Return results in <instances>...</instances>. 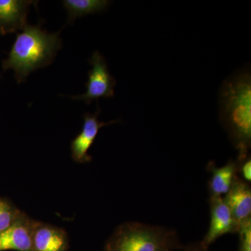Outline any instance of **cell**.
Here are the masks:
<instances>
[{
    "label": "cell",
    "instance_id": "6da1fadb",
    "mask_svg": "<svg viewBox=\"0 0 251 251\" xmlns=\"http://www.w3.org/2000/svg\"><path fill=\"white\" fill-rule=\"evenodd\" d=\"M220 121L238 151L237 161L249 155L251 146L250 69L239 70L225 80L219 92Z\"/></svg>",
    "mask_w": 251,
    "mask_h": 251
},
{
    "label": "cell",
    "instance_id": "7a4b0ae2",
    "mask_svg": "<svg viewBox=\"0 0 251 251\" xmlns=\"http://www.w3.org/2000/svg\"><path fill=\"white\" fill-rule=\"evenodd\" d=\"M61 46L59 33L49 34L39 26L27 25L16 36L3 68L12 69L18 82H23L31 72L51 64Z\"/></svg>",
    "mask_w": 251,
    "mask_h": 251
},
{
    "label": "cell",
    "instance_id": "3957f363",
    "mask_svg": "<svg viewBox=\"0 0 251 251\" xmlns=\"http://www.w3.org/2000/svg\"><path fill=\"white\" fill-rule=\"evenodd\" d=\"M181 247L174 229L126 222L115 229L105 243L104 251H175Z\"/></svg>",
    "mask_w": 251,
    "mask_h": 251
},
{
    "label": "cell",
    "instance_id": "277c9868",
    "mask_svg": "<svg viewBox=\"0 0 251 251\" xmlns=\"http://www.w3.org/2000/svg\"><path fill=\"white\" fill-rule=\"evenodd\" d=\"M89 62L92 69L89 72L88 81L86 83L87 91L85 94L72 98L90 104L100 98L108 99L114 97L116 81L109 72L103 56L98 51H95L89 59Z\"/></svg>",
    "mask_w": 251,
    "mask_h": 251
},
{
    "label": "cell",
    "instance_id": "5b68a950",
    "mask_svg": "<svg viewBox=\"0 0 251 251\" xmlns=\"http://www.w3.org/2000/svg\"><path fill=\"white\" fill-rule=\"evenodd\" d=\"M210 224L201 243L209 248L218 239L227 234L237 233L239 229L224 198H209Z\"/></svg>",
    "mask_w": 251,
    "mask_h": 251
},
{
    "label": "cell",
    "instance_id": "8992f818",
    "mask_svg": "<svg viewBox=\"0 0 251 251\" xmlns=\"http://www.w3.org/2000/svg\"><path fill=\"white\" fill-rule=\"evenodd\" d=\"M100 112V108H98L95 113H86L84 115L82 130L71 144L72 156L74 161L85 163L92 161V156L89 155L88 151L97 138L99 130L105 126L119 122V120H112L108 122L99 121L98 117Z\"/></svg>",
    "mask_w": 251,
    "mask_h": 251
},
{
    "label": "cell",
    "instance_id": "52a82bcc",
    "mask_svg": "<svg viewBox=\"0 0 251 251\" xmlns=\"http://www.w3.org/2000/svg\"><path fill=\"white\" fill-rule=\"evenodd\" d=\"M34 220L23 215L0 233V251H32V232Z\"/></svg>",
    "mask_w": 251,
    "mask_h": 251
},
{
    "label": "cell",
    "instance_id": "ba28073f",
    "mask_svg": "<svg viewBox=\"0 0 251 251\" xmlns=\"http://www.w3.org/2000/svg\"><path fill=\"white\" fill-rule=\"evenodd\" d=\"M69 247L66 231L57 226L35 221L32 232V251H67Z\"/></svg>",
    "mask_w": 251,
    "mask_h": 251
},
{
    "label": "cell",
    "instance_id": "9c48e42d",
    "mask_svg": "<svg viewBox=\"0 0 251 251\" xmlns=\"http://www.w3.org/2000/svg\"><path fill=\"white\" fill-rule=\"evenodd\" d=\"M34 2L25 0H0V33L5 34L22 30L27 25V14Z\"/></svg>",
    "mask_w": 251,
    "mask_h": 251
},
{
    "label": "cell",
    "instance_id": "30bf717a",
    "mask_svg": "<svg viewBox=\"0 0 251 251\" xmlns=\"http://www.w3.org/2000/svg\"><path fill=\"white\" fill-rule=\"evenodd\" d=\"M224 198L239 226L251 219V188L249 183L237 175Z\"/></svg>",
    "mask_w": 251,
    "mask_h": 251
},
{
    "label": "cell",
    "instance_id": "8fae6325",
    "mask_svg": "<svg viewBox=\"0 0 251 251\" xmlns=\"http://www.w3.org/2000/svg\"><path fill=\"white\" fill-rule=\"evenodd\" d=\"M206 168L211 174L208 183L209 198H224L229 192L238 175L237 161L229 160L220 168L214 161H210Z\"/></svg>",
    "mask_w": 251,
    "mask_h": 251
},
{
    "label": "cell",
    "instance_id": "7c38bea8",
    "mask_svg": "<svg viewBox=\"0 0 251 251\" xmlns=\"http://www.w3.org/2000/svg\"><path fill=\"white\" fill-rule=\"evenodd\" d=\"M64 8L67 11L69 21L86 15L100 12L108 7L110 1L107 0H64Z\"/></svg>",
    "mask_w": 251,
    "mask_h": 251
},
{
    "label": "cell",
    "instance_id": "4fadbf2b",
    "mask_svg": "<svg viewBox=\"0 0 251 251\" xmlns=\"http://www.w3.org/2000/svg\"><path fill=\"white\" fill-rule=\"evenodd\" d=\"M24 214L8 200L0 198V233L14 224Z\"/></svg>",
    "mask_w": 251,
    "mask_h": 251
},
{
    "label": "cell",
    "instance_id": "5bb4252c",
    "mask_svg": "<svg viewBox=\"0 0 251 251\" xmlns=\"http://www.w3.org/2000/svg\"><path fill=\"white\" fill-rule=\"evenodd\" d=\"M237 234H239L237 251H251V219L240 225Z\"/></svg>",
    "mask_w": 251,
    "mask_h": 251
},
{
    "label": "cell",
    "instance_id": "9a60e30c",
    "mask_svg": "<svg viewBox=\"0 0 251 251\" xmlns=\"http://www.w3.org/2000/svg\"><path fill=\"white\" fill-rule=\"evenodd\" d=\"M237 163L238 176L244 181L250 183L251 181V158L250 155L244 159L237 161Z\"/></svg>",
    "mask_w": 251,
    "mask_h": 251
},
{
    "label": "cell",
    "instance_id": "2e32d148",
    "mask_svg": "<svg viewBox=\"0 0 251 251\" xmlns=\"http://www.w3.org/2000/svg\"><path fill=\"white\" fill-rule=\"evenodd\" d=\"M183 251H211L209 248L203 245L201 242L191 243L183 249Z\"/></svg>",
    "mask_w": 251,
    "mask_h": 251
}]
</instances>
